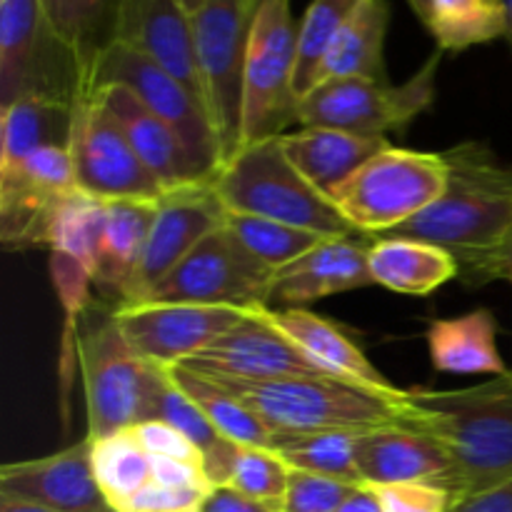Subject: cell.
I'll use <instances>...</instances> for the list:
<instances>
[{
    "label": "cell",
    "instance_id": "34",
    "mask_svg": "<svg viewBox=\"0 0 512 512\" xmlns=\"http://www.w3.org/2000/svg\"><path fill=\"white\" fill-rule=\"evenodd\" d=\"M105 215H108V200L93 198V195L83 193L80 188L70 193L65 203L60 205L58 213H55L53 225H50V253L70 255L95 275Z\"/></svg>",
    "mask_w": 512,
    "mask_h": 512
},
{
    "label": "cell",
    "instance_id": "28",
    "mask_svg": "<svg viewBox=\"0 0 512 512\" xmlns=\"http://www.w3.org/2000/svg\"><path fill=\"white\" fill-rule=\"evenodd\" d=\"M123 3L125 0H40L50 30L70 50L83 73L85 93L98 58L118 43Z\"/></svg>",
    "mask_w": 512,
    "mask_h": 512
},
{
    "label": "cell",
    "instance_id": "30",
    "mask_svg": "<svg viewBox=\"0 0 512 512\" xmlns=\"http://www.w3.org/2000/svg\"><path fill=\"white\" fill-rule=\"evenodd\" d=\"M175 383L198 403V408L208 415L210 423L215 425L223 438L238 445H253V448H273L275 435L270 433L268 425L255 418L230 390H225L218 380L210 375L198 373L185 365L168 368Z\"/></svg>",
    "mask_w": 512,
    "mask_h": 512
},
{
    "label": "cell",
    "instance_id": "26",
    "mask_svg": "<svg viewBox=\"0 0 512 512\" xmlns=\"http://www.w3.org/2000/svg\"><path fill=\"white\" fill-rule=\"evenodd\" d=\"M158 203L153 200H108L103 238L98 248L93 285L108 305H120L145 250Z\"/></svg>",
    "mask_w": 512,
    "mask_h": 512
},
{
    "label": "cell",
    "instance_id": "31",
    "mask_svg": "<svg viewBox=\"0 0 512 512\" xmlns=\"http://www.w3.org/2000/svg\"><path fill=\"white\" fill-rule=\"evenodd\" d=\"M90 460L100 493L113 512L153 480V458L145 453L133 428L90 440Z\"/></svg>",
    "mask_w": 512,
    "mask_h": 512
},
{
    "label": "cell",
    "instance_id": "32",
    "mask_svg": "<svg viewBox=\"0 0 512 512\" xmlns=\"http://www.w3.org/2000/svg\"><path fill=\"white\" fill-rule=\"evenodd\" d=\"M423 25L438 50L460 53L505 38V5L503 0H430Z\"/></svg>",
    "mask_w": 512,
    "mask_h": 512
},
{
    "label": "cell",
    "instance_id": "39",
    "mask_svg": "<svg viewBox=\"0 0 512 512\" xmlns=\"http://www.w3.org/2000/svg\"><path fill=\"white\" fill-rule=\"evenodd\" d=\"M355 488L358 485L325 478V475L290 470L288 493H285L280 512H340Z\"/></svg>",
    "mask_w": 512,
    "mask_h": 512
},
{
    "label": "cell",
    "instance_id": "42",
    "mask_svg": "<svg viewBox=\"0 0 512 512\" xmlns=\"http://www.w3.org/2000/svg\"><path fill=\"white\" fill-rule=\"evenodd\" d=\"M133 433L145 448V453L153 455V458H178L203 463V453L180 430L163 423V420H145V423H138L133 428Z\"/></svg>",
    "mask_w": 512,
    "mask_h": 512
},
{
    "label": "cell",
    "instance_id": "27",
    "mask_svg": "<svg viewBox=\"0 0 512 512\" xmlns=\"http://www.w3.org/2000/svg\"><path fill=\"white\" fill-rule=\"evenodd\" d=\"M388 23V0H360L325 50L313 88L325 80H388L383 58Z\"/></svg>",
    "mask_w": 512,
    "mask_h": 512
},
{
    "label": "cell",
    "instance_id": "45",
    "mask_svg": "<svg viewBox=\"0 0 512 512\" xmlns=\"http://www.w3.org/2000/svg\"><path fill=\"white\" fill-rule=\"evenodd\" d=\"M203 512H278V510L260 503V500L248 498V495L243 493H235V490L230 488H215L213 493H210Z\"/></svg>",
    "mask_w": 512,
    "mask_h": 512
},
{
    "label": "cell",
    "instance_id": "6",
    "mask_svg": "<svg viewBox=\"0 0 512 512\" xmlns=\"http://www.w3.org/2000/svg\"><path fill=\"white\" fill-rule=\"evenodd\" d=\"M80 378L88 408V438L135 428L148 420L158 368L140 360L120 335L113 305L95 303L85 310L78 335Z\"/></svg>",
    "mask_w": 512,
    "mask_h": 512
},
{
    "label": "cell",
    "instance_id": "50",
    "mask_svg": "<svg viewBox=\"0 0 512 512\" xmlns=\"http://www.w3.org/2000/svg\"><path fill=\"white\" fill-rule=\"evenodd\" d=\"M205 3H208V0H180V5H183V8L188 10L190 15H193V13H198V10L203 8Z\"/></svg>",
    "mask_w": 512,
    "mask_h": 512
},
{
    "label": "cell",
    "instance_id": "36",
    "mask_svg": "<svg viewBox=\"0 0 512 512\" xmlns=\"http://www.w3.org/2000/svg\"><path fill=\"white\" fill-rule=\"evenodd\" d=\"M148 420H163V423L180 430L203 453V460L218 453L228 443V438H223L215 430V425L198 408V403L175 383L168 368H158V375H155L153 395H150L148 405Z\"/></svg>",
    "mask_w": 512,
    "mask_h": 512
},
{
    "label": "cell",
    "instance_id": "22",
    "mask_svg": "<svg viewBox=\"0 0 512 512\" xmlns=\"http://www.w3.org/2000/svg\"><path fill=\"white\" fill-rule=\"evenodd\" d=\"M268 318L313 360L318 368L333 375L335 380L355 385V388L373 390L380 395H403L398 385L385 378L365 350L345 333L340 325L308 308H268Z\"/></svg>",
    "mask_w": 512,
    "mask_h": 512
},
{
    "label": "cell",
    "instance_id": "14",
    "mask_svg": "<svg viewBox=\"0 0 512 512\" xmlns=\"http://www.w3.org/2000/svg\"><path fill=\"white\" fill-rule=\"evenodd\" d=\"M248 310L190 303L115 305L113 320L133 353L155 368H175L223 338Z\"/></svg>",
    "mask_w": 512,
    "mask_h": 512
},
{
    "label": "cell",
    "instance_id": "8",
    "mask_svg": "<svg viewBox=\"0 0 512 512\" xmlns=\"http://www.w3.org/2000/svg\"><path fill=\"white\" fill-rule=\"evenodd\" d=\"M298 23L290 0H263L248 40L240 145L280 138L298 120Z\"/></svg>",
    "mask_w": 512,
    "mask_h": 512
},
{
    "label": "cell",
    "instance_id": "9",
    "mask_svg": "<svg viewBox=\"0 0 512 512\" xmlns=\"http://www.w3.org/2000/svg\"><path fill=\"white\" fill-rule=\"evenodd\" d=\"M263 0H208L193 13L195 55L205 105L223 150V163L240 148L248 40Z\"/></svg>",
    "mask_w": 512,
    "mask_h": 512
},
{
    "label": "cell",
    "instance_id": "2",
    "mask_svg": "<svg viewBox=\"0 0 512 512\" xmlns=\"http://www.w3.org/2000/svg\"><path fill=\"white\" fill-rule=\"evenodd\" d=\"M443 158L448 163L443 195L388 235L440 245L465 268L512 225V163L480 140L453 145L443 150Z\"/></svg>",
    "mask_w": 512,
    "mask_h": 512
},
{
    "label": "cell",
    "instance_id": "16",
    "mask_svg": "<svg viewBox=\"0 0 512 512\" xmlns=\"http://www.w3.org/2000/svg\"><path fill=\"white\" fill-rule=\"evenodd\" d=\"M268 308H255L243 315L235 328L210 348L183 363L200 373L223 375L235 380H288V378H333L313 363L273 320ZM335 380V378H333Z\"/></svg>",
    "mask_w": 512,
    "mask_h": 512
},
{
    "label": "cell",
    "instance_id": "17",
    "mask_svg": "<svg viewBox=\"0 0 512 512\" xmlns=\"http://www.w3.org/2000/svg\"><path fill=\"white\" fill-rule=\"evenodd\" d=\"M0 495L55 512H113L95 480L88 438L45 458L3 465Z\"/></svg>",
    "mask_w": 512,
    "mask_h": 512
},
{
    "label": "cell",
    "instance_id": "40",
    "mask_svg": "<svg viewBox=\"0 0 512 512\" xmlns=\"http://www.w3.org/2000/svg\"><path fill=\"white\" fill-rule=\"evenodd\" d=\"M378 495L383 512H450L455 495L448 488L430 483L370 485Z\"/></svg>",
    "mask_w": 512,
    "mask_h": 512
},
{
    "label": "cell",
    "instance_id": "37",
    "mask_svg": "<svg viewBox=\"0 0 512 512\" xmlns=\"http://www.w3.org/2000/svg\"><path fill=\"white\" fill-rule=\"evenodd\" d=\"M288 480V463L275 450L235 445L220 488L243 493L280 512L283 510L285 493H288Z\"/></svg>",
    "mask_w": 512,
    "mask_h": 512
},
{
    "label": "cell",
    "instance_id": "48",
    "mask_svg": "<svg viewBox=\"0 0 512 512\" xmlns=\"http://www.w3.org/2000/svg\"><path fill=\"white\" fill-rule=\"evenodd\" d=\"M503 5H505V40H508L512 48V0H503Z\"/></svg>",
    "mask_w": 512,
    "mask_h": 512
},
{
    "label": "cell",
    "instance_id": "20",
    "mask_svg": "<svg viewBox=\"0 0 512 512\" xmlns=\"http://www.w3.org/2000/svg\"><path fill=\"white\" fill-rule=\"evenodd\" d=\"M355 463L363 485L430 483L448 488L453 495L458 493V475L448 450L435 438L408 425L360 433L355 443Z\"/></svg>",
    "mask_w": 512,
    "mask_h": 512
},
{
    "label": "cell",
    "instance_id": "5",
    "mask_svg": "<svg viewBox=\"0 0 512 512\" xmlns=\"http://www.w3.org/2000/svg\"><path fill=\"white\" fill-rule=\"evenodd\" d=\"M448 185L443 153L393 148L360 165L350 178L328 193L358 235H388L428 210Z\"/></svg>",
    "mask_w": 512,
    "mask_h": 512
},
{
    "label": "cell",
    "instance_id": "46",
    "mask_svg": "<svg viewBox=\"0 0 512 512\" xmlns=\"http://www.w3.org/2000/svg\"><path fill=\"white\" fill-rule=\"evenodd\" d=\"M340 512H383L378 495L370 485H358V488L350 493V498L345 500Z\"/></svg>",
    "mask_w": 512,
    "mask_h": 512
},
{
    "label": "cell",
    "instance_id": "21",
    "mask_svg": "<svg viewBox=\"0 0 512 512\" xmlns=\"http://www.w3.org/2000/svg\"><path fill=\"white\" fill-rule=\"evenodd\" d=\"M368 253L370 243L358 240V235L325 238L303 258L293 260L275 273L270 300L285 308H305L308 303L330 295L375 285Z\"/></svg>",
    "mask_w": 512,
    "mask_h": 512
},
{
    "label": "cell",
    "instance_id": "43",
    "mask_svg": "<svg viewBox=\"0 0 512 512\" xmlns=\"http://www.w3.org/2000/svg\"><path fill=\"white\" fill-rule=\"evenodd\" d=\"M458 280H463L470 288H483L490 283H512V225L488 253L460 268Z\"/></svg>",
    "mask_w": 512,
    "mask_h": 512
},
{
    "label": "cell",
    "instance_id": "44",
    "mask_svg": "<svg viewBox=\"0 0 512 512\" xmlns=\"http://www.w3.org/2000/svg\"><path fill=\"white\" fill-rule=\"evenodd\" d=\"M450 512H512V480L455 500Z\"/></svg>",
    "mask_w": 512,
    "mask_h": 512
},
{
    "label": "cell",
    "instance_id": "23",
    "mask_svg": "<svg viewBox=\"0 0 512 512\" xmlns=\"http://www.w3.org/2000/svg\"><path fill=\"white\" fill-rule=\"evenodd\" d=\"M285 155L325 195L390 145L388 138L335 128H303L280 135Z\"/></svg>",
    "mask_w": 512,
    "mask_h": 512
},
{
    "label": "cell",
    "instance_id": "33",
    "mask_svg": "<svg viewBox=\"0 0 512 512\" xmlns=\"http://www.w3.org/2000/svg\"><path fill=\"white\" fill-rule=\"evenodd\" d=\"M360 433L350 430H323V433L275 435L273 448L288 463L290 470L325 475V478L360 483L358 463H355V443Z\"/></svg>",
    "mask_w": 512,
    "mask_h": 512
},
{
    "label": "cell",
    "instance_id": "25",
    "mask_svg": "<svg viewBox=\"0 0 512 512\" xmlns=\"http://www.w3.org/2000/svg\"><path fill=\"white\" fill-rule=\"evenodd\" d=\"M370 275L375 285L393 293L423 298L460 278V263L453 253L425 240L380 235L370 243Z\"/></svg>",
    "mask_w": 512,
    "mask_h": 512
},
{
    "label": "cell",
    "instance_id": "47",
    "mask_svg": "<svg viewBox=\"0 0 512 512\" xmlns=\"http://www.w3.org/2000/svg\"><path fill=\"white\" fill-rule=\"evenodd\" d=\"M0 512H55L43 508V505L35 503H25V500L18 498H8V495H0Z\"/></svg>",
    "mask_w": 512,
    "mask_h": 512
},
{
    "label": "cell",
    "instance_id": "51",
    "mask_svg": "<svg viewBox=\"0 0 512 512\" xmlns=\"http://www.w3.org/2000/svg\"><path fill=\"white\" fill-rule=\"evenodd\" d=\"M510 375H512V370H510Z\"/></svg>",
    "mask_w": 512,
    "mask_h": 512
},
{
    "label": "cell",
    "instance_id": "18",
    "mask_svg": "<svg viewBox=\"0 0 512 512\" xmlns=\"http://www.w3.org/2000/svg\"><path fill=\"white\" fill-rule=\"evenodd\" d=\"M105 110L113 115L115 123L123 128L138 158L145 168L158 178L165 190L188 188L198 183H213L215 173L205 168L178 138L173 128L158 115L150 113L130 90L123 85H100L90 90Z\"/></svg>",
    "mask_w": 512,
    "mask_h": 512
},
{
    "label": "cell",
    "instance_id": "38",
    "mask_svg": "<svg viewBox=\"0 0 512 512\" xmlns=\"http://www.w3.org/2000/svg\"><path fill=\"white\" fill-rule=\"evenodd\" d=\"M360 0H313L298 25V60H295V93L298 100L313 88L315 73L325 50Z\"/></svg>",
    "mask_w": 512,
    "mask_h": 512
},
{
    "label": "cell",
    "instance_id": "41",
    "mask_svg": "<svg viewBox=\"0 0 512 512\" xmlns=\"http://www.w3.org/2000/svg\"><path fill=\"white\" fill-rule=\"evenodd\" d=\"M210 493V488H168L150 480L115 512H203Z\"/></svg>",
    "mask_w": 512,
    "mask_h": 512
},
{
    "label": "cell",
    "instance_id": "13",
    "mask_svg": "<svg viewBox=\"0 0 512 512\" xmlns=\"http://www.w3.org/2000/svg\"><path fill=\"white\" fill-rule=\"evenodd\" d=\"M68 148L78 188L93 198L158 203L168 193L95 95L85 93L75 100Z\"/></svg>",
    "mask_w": 512,
    "mask_h": 512
},
{
    "label": "cell",
    "instance_id": "35",
    "mask_svg": "<svg viewBox=\"0 0 512 512\" xmlns=\"http://www.w3.org/2000/svg\"><path fill=\"white\" fill-rule=\"evenodd\" d=\"M225 228L243 243L248 253H253L260 263L273 268L275 273L293 260L303 258L325 240V235L313 233V230L240 213H225Z\"/></svg>",
    "mask_w": 512,
    "mask_h": 512
},
{
    "label": "cell",
    "instance_id": "10",
    "mask_svg": "<svg viewBox=\"0 0 512 512\" xmlns=\"http://www.w3.org/2000/svg\"><path fill=\"white\" fill-rule=\"evenodd\" d=\"M25 95L78 100L85 80L40 0H0V105Z\"/></svg>",
    "mask_w": 512,
    "mask_h": 512
},
{
    "label": "cell",
    "instance_id": "49",
    "mask_svg": "<svg viewBox=\"0 0 512 512\" xmlns=\"http://www.w3.org/2000/svg\"><path fill=\"white\" fill-rule=\"evenodd\" d=\"M410 8L415 10V15H418L420 20H425V15H428V3L430 0H408Z\"/></svg>",
    "mask_w": 512,
    "mask_h": 512
},
{
    "label": "cell",
    "instance_id": "15",
    "mask_svg": "<svg viewBox=\"0 0 512 512\" xmlns=\"http://www.w3.org/2000/svg\"><path fill=\"white\" fill-rule=\"evenodd\" d=\"M223 223L225 208L215 195L213 183L168 190L158 200L138 270L130 278L120 305L140 303L188 258L195 245L203 243Z\"/></svg>",
    "mask_w": 512,
    "mask_h": 512
},
{
    "label": "cell",
    "instance_id": "19",
    "mask_svg": "<svg viewBox=\"0 0 512 512\" xmlns=\"http://www.w3.org/2000/svg\"><path fill=\"white\" fill-rule=\"evenodd\" d=\"M118 40L168 70L208 110L195 55L193 15L180 5V0H125Z\"/></svg>",
    "mask_w": 512,
    "mask_h": 512
},
{
    "label": "cell",
    "instance_id": "29",
    "mask_svg": "<svg viewBox=\"0 0 512 512\" xmlns=\"http://www.w3.org/2000/svg\"><path fill=\"white\" fill-rule=\"evenodd\" d=\"M0 108V168L20 163L43 145L70 143L75 100L25 95Z\"/></svg>",
    "mask_w": 512,
    "mask_h": 512
},
{
    "label": "cell",
    "instance_id": "12",
    "mask_svg": "<svg viewBox=\"0 0 512 512\" xmlns=\"http://www.w3.org/2000/svg\"><path fill=\"white\" fill-rule=\"evenodd\" d=\"M100 85H123L125 90H130L150 113L158 115L178 133L185 148L205 168L218 173V168L223 165V150H220V140L210 123L208 110L183 83H178L168 70L153 63L148 55L138 53L120 40L113 43L95 63L88 93Z\"/></svg>",
    "mask_w": 512,
    "mask_h": 512
},
{
    "label": "cell",
    "instance_id": "3",
    "mask_svg": "<svg viewBox=\"0 0 512 512\" xmlns=\"http://www.w3.org/2000/svg\"><path fill=\"white\" fill-rule=\"evenodd\" d=\"M200 373V370H198ZM210 375L235 395L273 435L350 430L368 433L378 428L408 425L410 390L403 395H380L333 378L235 380Z\"/></svg>",
    "mask_w": 512,
    "mask_h": 512
},
{
    "label": "cell",
    "instance_id": "1",
    "mask_svg": "<svg viewBox=\"0 0 512 512\" xmlns=\"http://www.w3.org/2000/svg\"><path fill=\"white\" fill-rule=\"evenodd\" d=\"M408 428L448 450L458 498L512 480V375L460 390H410Z\"/></svg>",
    "mask_w": 512,
    "mask_h": 512
},
{
    "label": "cell",
    "instance_id": "11",
    "mask_svg": "<svg viewBox=\"0 0 512 512\" xmlns=\"http://www.w3.org/2000/svg\"><path fill=\"white\" fill-rule=\"evenodd\" d=\"M273 283L275 270L248 253L223 223L203 243L195 245L188 258L140 303L255 310L270 303Z\"/></svg>",
    "mask_w": 512,
    "mask_h": 512
},
{
    "label": "cell",
    "instance_id": "7",
    "mask_svg": "<svg viewBox=\"0 0 512 512\" xmlns=\"http://www.w3.org/2000/svg\"><path fill=\"white\" fill-rule=\"evenodd\" d=\"M443 50H435L405 83L388 80H325L298 100L303 128H335L385 138L430 110L438 95V70Z\"/></svg>",
    "mask_w": 512,
    "mask_h": 512
},
{
    "label": "cell",
    "instance_id": "4",
    "mask_svg": "<svg viewBox=\"0 0 512 512\" xmlns=\"http://www.w3.org/2000/svg\"><path fill=\"white\" fill-rule=\"evenodd\" d=\"M213 190L225 213L278 220L325 238L358 235L328 195L290 163L280 138L240 145L218 168Z\"/></svg>",
    "mask_w": 512,
    "mask_h": 512
},
{
    "label": "cell",
    "instance_id": "24",
    "mask_svg": "<svg viewBox=\"0 0 512 512\" xmlns=\"http://www.w3.org/2000/svg\"><path fill=\"white\" fill-rule=\"evenodd\" d=\"M425 338L430 363L438 373L498 378L510 370L498 350V320L488 308L433 320Z\"/></svg>",
    "mask_w": 512,
    "mask_h": 512
}]
</instances>
